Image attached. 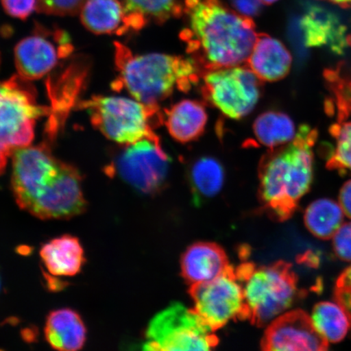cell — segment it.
I'll use <instances>...</instances> for the list:
<instances>
[{
	"mask_svg": "<svg viewBox=\"0 0 351 351\" xmlns=\"http://www.w3.org/2000/svg\"><path fill=\"white\" fill-rule=\"evenodd\" d=\"M86 0H37L38 12L53 16H73L80 12Z\"/></svg>",
	"mask_w": 351,
	"mask_h": 351,
	"instance_id": "obj_27",
	"label": "cell"
},
{
	"mask_svg": "<svg viewBox=\"0 0 351 351\" xmlns=\"http://www.w3.org/2000/svg\"><path fill=\"white\" fill-rule=\"evenodd\" d=\"M235 271L243 285L247 319L256 326L269 324L295 302L298 280L289 263L256 266L245 263Z\"/></svg>",
	"mask_w": 351,
	"mask_h": 351,
	"instance_id": "obj_5",
	"label": "cell"
},
{
	"mask_svg": "<svg viewBox=\"0 0 351 351\" xmlns=\"http://www.w3.org/2000/svg\"><path fill=\"white\" fill-rule=\"evenodd\" d=\"M335 300L337 304L341 307L348 315L351 328V287L349 285L337 282Z\"/></svg>",
	"mask_w": 351,
	"mask_h": 351,
	"instance_id": "obj_30",
	"label": "cell"
},
{
	"mask_svg": "<svg viewBox=\"0 0 351 351\" xmlns=\"http://www.w3.org/2000/svg\"><path fill=\"white\" fill-rule=\"evenodd\" d=\"M258 1L263 4H271L278 1V0H258Z\"/></svg>",
	"mask_w": 351,
	"mask_h": 351,
	"instance_id": "obj_35",
	"label": "cell"
},
{
	"mask_svg": "<svg viewBox=\"0 0 351 351\" xmlns=\"http://www.w3.org/2000/svg\"><path fill=\"white\" fill-rule=\"evenodd\" d=\"M40 257L48 273L70 278L77 275L86 263L85 251L81 241L70 234H64L44 243Z\"/></svg>",
	"mask_w": 351,
	"mask_h": 351,
	"instance_id": "obj_18",
	"label": "cell"
},
{
	"mask_svg": "<svg viewBox=\"0 0 351 351\" xmlns=\"http://www.w3.org/2000/svg\"><path fill=\"white\" fill-rule=\"evenodd\" d=\"M339 204L346 216L351 219V180L341 189Z\"/></svg>",
	"mask_w": 351,
	"mask_h": 351,
	"instance_id": "obj_32",
	"label": "cell"
},
{
	"mask_svg": "<svg viewBox=\"0 0 351 351\" xmlns=\"http://www.w3.org/2000/svg\"><path fill=\"white\" fill-rule=\"evenodd\" d=\"M300 28L306 47L331 46L340 50L345 45L344 26L324 8L313 7L302 17Z\"/></svg>",
	"mask_w": 351,
	"mask_h": 351,
	"instance_id": "obj_20",
	"label": "cell"
},
{
	"mask_svg": "<svg viewBox=\"0 0 351 351\" xmlns=\"http://www.w3.org/2000/svg\"><path fill=\"white\" fill-rule=\"evenodd\" d=\"M230 267L223 249L216 243L206 241L191 245L182 258V276L191 285L208 282Z\"/></svg>",
	"mask_w": 351,
	"mask_h": 351,
	"instance_id": "obj_16",
	"label": "cell"
},
{
	"mask_svg": "<svg viewBox=\"0 0 351 351\" xmlns=\"http://www.w3.org/2000/svg\"><path fill=\"white\" fill-rule=\"evenodd\" d=\"M343 221L344 212L340 204L328 199L313 202L306 208L304 215L307 230L322 240L332 239Z\"/></svg>",
	"mask_w": 351,
	"mask_h": 351,
	"instance_id": "obj_23",
	"label": "cell"
},
{
	"mask_svg": "<svg viewBox=\"0 0 351 351\" xmlns=\"http://www.w3.org/2000/svg\"><path fill=\"white\" fill-rule=\"evenodd\" d=\"M327 1L341 8H351V0H327Z\"/></svg>",
	"mask_w": 351,
	"mask_h": 351,
	"instance_id": "obj_34",
	"label": "cell"
},
{
	"mask_svg": "<svg viewBox=\"0 0 351 351\" xmlns=\"http://www.w3.org/2000/svg\"><path fill=\"white\" fill-rule=\"evenodd\" d=\"M8 15L20 20L27 19L37 8V0H1Z\"/></svg>",
	"mask_w": 351,
	"mask_h": 351,
	"instance_id": "obj_29",
	"label": "cell"
},
{
	"mask_svg": "<svg viewBox=\"0 0 351 351\" xmlns=\"http://www.w3.org/2000/svg\"><path fill=\"white\" fill-rule=\"evenodd\" d=\"M49 113L30 81L19 75L0 82V175L16 149L32 144L37 121Z\"/></svg>",
	"mask_w": 351,
	"mask_h": 351,
	"instance_id": "obj_7",
	"label": "cell"
},
{
	"mask_svg": "<svg viewBox=\"0 0 351 351\" xmlns=\"http://www.w3.org/2000/svg\"><path fill=\"white\" fill-rule=\"evenodd\" d=\"M314 326L328 343H337L345 339L350 328V320L345 311L337 304L319 302L311 315Z\"/></svg>",
	"mask_w": 351,
	"mask_h": 351,
	"instance_id": "obj_24",
	"label": "cell"
},
{
	"mask_svg": "<svg viewBox=\"0 0 351 351\" xmlns=\"http://www.w3.org/2000/svg\"><path fill=\"white\" fill-rule=\"evenodd\" d=\"M73 51L67 33L38 25L33 34L21 39L14 49L19 75L28 81L38 80L47 75Z\"/></svg>",
	"mask_w": 351,
	"mask_h": 351,
	"instance_id": "obj_12",
	"label": "cell"
},
{
	"mask_svg": "<svg viewBox=\"0 0 351 351\" xmlns=\"http://www.w3.org/2000/svg\"><path fill=\"white\" fill-rule=\"evenodd\" d=\"M337 282L349 285L351 287V267L346 269L340 276Z\"/></svg>",
	"mask_w": 351,
	"mask_h": 351,
	"instance_id": "obj_33",
	"label": "cell"
},
{
	"mask_svg": "<svg viewBox=\"0 0 351 351\" xmlns=\"http://www.w3.org/2000/svg\"><path fill=\"white\" fill-rule=\"evenodd\" d=\"M77 108L86 111L92 125L112 141L130 145L156 135L163 124L160 106L120 96L94 95L81 101Z\"/></svg>",
	"mask_w": 351,
	"mask_h": 351,
	"instance_id": "obj_6",
	"label": "cell"
},
{
	"mask_svg": "<svg viewBox=\"0 0 351 351\" xmlns=\"http://www.w3.org/2000/svg\"><path fill=\"white\" fill-rule=\"evenodd\" d=\"M317 131L301 125L295 138L284 146L269 149L258 167V195L263 207L276 221L292 217L308 191L313 178V146Z\"/></svg>",
	"mask_w": 351,
	"mask_h": 351,
	"instance_id": "obj_3",
	"label": "cell"
},
{
	"mask_svg": "<svg viewBox=\"0 0 351 351\" xmlns=\"http://www.w3.org/2000/svg\"><path fill=\"white\" fill-rule=\"evenodd\" d=\"M292 56L284 44L265 34H258L247 60V67L261 81L276 82L288 75Z\"/></svg>",
	"mask_w": 351,
	"mask_h": 351,
	"instance_id": "obj_15",
	"label": "cell"
},
{
	"mask_svg": "<svg viewBox=\"0 0 351 351\" xmlns=\"http://www.w3.org/2000/svg\"><path fill=\"white\" fill-rule=\"evenodd\" d=\"M194 310L214 331L237 319H247L243 285L231 267L208 282L191 285Z\"/></svg>",
	"mask_w": 351,
	"mask_h": 351,
	"instance_id": "obj_11",
	"label": "cell"
},
{
	"mask_svg": "<svg viewBox=\"0 0 351 351\" xmlns=\"http://www.w3.org/2000/svg\"><path fill=\"white\" fill-rule=\"evenodd\" d=\"M236 10L241 15L252 17L256 16L261 10L258 0H232Z\"/></svg>",
	"mask_w": 351,
	"mask_h": 351,
	"instance_id": "obj_31",
	"label": "cell"
},
{
	"mask_svg": "<svg viewBox=\"0 0 351 351\" xmlns=\"http://www.w3.org/2000/svg\"><path fill=\"white\" fill-rule=\"evenodd\" d=\"M128 10L147 22L163 24L183 14L182 0H122Z\"/></svg>",
	"mask_w": 351,
	"mask_h": 351,
	"instance_id": "obj_26",
	"label": "cell"
},
{
	"mask_svg": "<svg viewBox=\"0 0 351 351\" xmlns=\"http://www.w3.org/2000/svg\"><path fill=\"white\" fill-rule=\"evenodd\" d=\"M0 289H1V280H0Z\"/></svg>",
	"mask_w": 351,
	"mask_h": 351,
	"instance_id": "obj_36",
	"label": "cell"
},
{
	"mask_svg": "<svg viewBox=\"0 0 351 351\" xmlns=\"http://www.w3.org/2000/svg\"><path fill=\"white\" fill-rule=\"evenodd\" d=\"M117 77L112 90H125L139 102L159 106L175 91L188 92L199 81L200 68L192 58L160 53L134 54L114 43Z\"/></svg>",
	"mask_w": 351,
	"mask_h": 351,
	"instance_id": "obj_4",
	"label": "cell"
},
{
	"mask_svg": "<svg viewBox=\"0 0 351 351\" xmlns=\"http://www.w3.org/2000/svg\"><path fill=\"white\" fill-rule=\"evenodd\" d=\"M44 333L47 343L60 351L82 350L87 337V329L81 315L67 307L48 314Z\"/></svg>",
	"mask_w": 351,
	"mask_h": 351,
	"instance_id": "obj_19",
	"label": "cell"
},
{
	"mask_svg": "<svg viewBox=\"0 0 351 351\" xmlns=\"http://www.w3.org/2000/svg\"><path fill=\"white\" fill-rule=\"evenodd\" d=\"M332 109L337 111V118L329 131L335 144L328 158L327 168L351 173V104Z\"/></svg>",
	"mask_w": 351,
	"mask_h": 351,
	"instance_id": "obj_22",
	"label": "cell"
},
{
	"mask_svg": "<svg viewBox=\"0 0 351 351\" xmlns=\"http://www.w3.org/2000/svg\"><path fill=\"white\" fill-rule=\"evenodd\" d=\"M208 116L204 104L197 100L183 99L165 109L163 124L175 141L189 143L204 133Z\"/></svg>",
	"mask_w": 351,
	"mask_h": 351,
	"instance_id": "obj_17",
	"label": "cell"
},
{
	"mask_svg": "<svg viewBox=\"0 0 351 351\" xmlns=\"http://www.w3.org/2000/svg\"><path fill=\"white\" fill-rule=\"evenodd\" d=\"M262 348L271 351H323L328 342L319 335L305 311L283 313L269 324L261 341Z\"/></svg>",
	"mask_w": 351,
	"mask_h": 351,
	"instance_id": "obj_13",
	"label": "cell"
},
{
	"mask_svg": "<svg viewBox=\"0 0 351 351\" xmlns=\"http://www.w3.org/2000/svg\"><path fill=\"white\" fill-rule=\"evenodd\" d=\"M189 178L195 195L212 197L221 191L225 182V170L215 158L201 157L192 164Z\"/></svg>",
	"mask_w": 351,
	"mask_h": 351,
	"instance_id": "obj_25",
	"label": "cell"
},
{
	"mask_svg": "<svg viewBox=\"0 0 351 351\" xmlns=\"http://www.w3.org/2000/svg\"><path fill=\"white\" fill-rule=\"evenodd\" d=\"M253 132L258 143L269 149L284 146L291 142L297 134L291 118L276 111L261 114L254 122Z\"/></svg>",
	"mask_w": 351,
	"mask_h": 351,
	"instance_id": "obj_21",
	"label": "cell"
},
{
	"mask_svg": "<svg viewBox=\"0 0 351 351\" xmlns=\"http://www.w3.org/2000/svg\"><path fill=\"white\" fill-rule=\"evenodd\" d=\"M169 165V157L156 134L127 145L108 171L143 194L152 195L163 189Z\"/></svg>",
	"mask_w": 351,
	"mask_h": 351,
	"instance_id": "obj_10",
	"label": "cell"
},
{
	"mask_svg": "<svg viewBox=\"0 0 351 351\" xmlns=\"http://www.w3.org/2000/svg\"><path fill=\"white\" fill-rule=\"evenodd\" d=\"M261 80L247 66H232L204 74L202 95L208 103L234 120L247 117L261 95Z\"/></svg>",
	"mask_w": 351,
	"mask_h": 351,
	"instance_id": "obj_9",
	"label": "cell"
},
{
	"mask_svg": "<svg viewBox=\"0 0 351 351\" xmlns=\"http://www.w3.org/2000/svg\"><path fill=\"white\" fill-rule=\"evenodd\" d=\"M186 51L202 69L213 71L247 62L258 33L252 17L219 0H184Z\"/></svg>",
	"mask_w": 351,
	"mask_h": 351,
	"instance_id": "obj_2",
	"label": "cell"
},
{
	"mask_svg": "<svg viewBox=\"0 0 351 351\" xmlns=\"http://www.w3.org/2000/svg\"><path fill=\"white\" fill-rule=\"evenodd\" d=\"M12 160V188L20 208L41 219H71L85 212L80 173L57 159L46 143L16 149Z\"/></svg>",
	"mask_w": 351,
	"mask_h": 351,
	"instance_id": "obj_1",
	"label": "cell"
},
{
	"mask_svg": "<svg viewBox=\"0 0 351 351\" xmlns=\"http://www.w3.org/2000/svg\"><path fill=\"white\" fill-rule=\"evenodd\" d=\"M82 23L96 34L138 32L146 26L142 17L132 13L122 0H86L80 11Z\"/></svg>",
	"mask_w": 351,
	"mask_h": 351,
	"instance_id": "obj_14",
	"label": "cell"
},
{
	"mask_svg": "<svg viewBox=\"0 0 351 351\" xmlns=\"http://www.w3.org/2000/svg\"><path fill=\"white\" fill-rule=\"evenodd\" d=\"M215 331L194 309L178 302L156 315L147 328L143 349L156 351L210 350L218 343Z\"/></svg>",
	"mask_w": 351,
	"mask_h": 351,
	"instance_id": "obj_8",
	"label": "cell"
},
{
	"mask_svg": "<svg viewBox=\"0 0 351 351\" xmlns=\"http://www.w3.org/2000/svg\"><path fill=\"white\" fill-rule=\"evenodd\" d=\"M332 240L337 257L341 261L351 262V221L342 223Z\"/></svg>",
	"mask_w": 351,
	"mask_h": 351,
	"instance_id": "obj_28",
	"label": "cell"
}]
</instances>
